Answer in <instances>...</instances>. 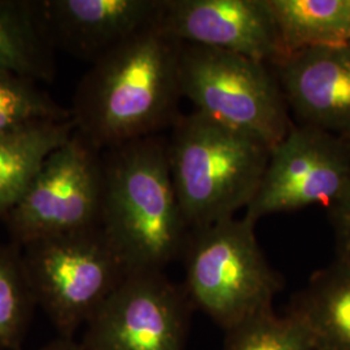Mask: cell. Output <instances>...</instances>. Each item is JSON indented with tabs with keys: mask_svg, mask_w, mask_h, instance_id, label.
<instances>
[{
	"mask_svg": "<svg viewBox=\"0 0 350 350\" xmlns=\"http://www.w3.org/2000/svg\"><path fill=\"white\" fill-rule=\"evenodd\" d=\"M180 50L157 21L103 55L75 91V131L103 152L170 129L183 99Z\"/></svg>",
	"mask_w": 350,
	"mask_h": 350,
	"instance_id": "6da1fadb",
	"label": "cell"
},
{
	"mask_svg": "<svg viewBox=\"0 0 350 350\" xmlns=\"http://www.w3.org/2000/svg\"><path fill=\"white\" fill-rule=\"evenodd\" d=\"M100 228L126 273L163 271L191 228L176 198L161 134L103 150Z\"/></svg>",
	"mask_w": 350,
	"mask_h": 350,
	"instance_id": "7a4b0ae2",
	"label": "cell"
},
{
	"mask_svg": "<svg viewBox=\"0 0 350 350\" xmlns=\"http://www.w3.org/2000/svg\"><path fill=\"white\" fill-rule=\"evenodd\" d=\"M271 148L192 111L170 127L167 154L180 209L192 230L235 218L261 185Z\"/></svg>",
	"mask_w": 350,
	"mask_h": 350,
	"instance_id": "3957f363",
	"label": "cell"
},
{
	"mask_svg": "<svg viewBox=\"0 0 350 350\" xmlns=\"http://www.w3.org/2000/svg\"><path fill=\"white\" fill-rule=\"evenodd\" d=\"M256 224L231 218L192 230L183 252V287L193 308L225 331L274 310L282 279L266 260Z\"/></svg>",
	"mask_w": 350,
	"mask_h": 350,
	"instance_id": "277c9868",
	"label": "cell"
},
{
	"mask_svg": "<svg viewBox=\"0 0 350 350\" xmlns=\"http://www.w3.org/2000/svg\"><path fill=\"white\" fill-rule=\"evenodd\" d=\"M179 75L183 98L195 111L262 140L270 148L293 122L271 65L234 52L182 43Z\"/></svg>",
	"mask_w": 350,
	"mask_h": 350,
	"instance_id": "5b68a950",
	"label": "cell"
},
{
	"mask_svg": "<svg viewBox=\"0 0 350 350\" xmlns=\"http://www.w3.org/2000/svg\"><path fill=\"white\" fill-rule=\"evenodd\" d=\"M21 256L34 300L65 338L88 325L127 275L100 226L27 243Z\"/></svg>",
	"mask_w": 350,
	"mask_h": 350,
	"instance_id": "8992f818",
	"label": "cell"
},
{
	"mask_svg": "<svg viewBox=\"0 0 350 350\" xmlns=\"http://www.w3.org/2000/svg\"><path fill=\"white\" fill-rule=\"evenodd\" d=\"M103 152L75 131L3 218L13 244L100 226Z\"/></svg>",
	"mask_w": 350,
	"mask_h": 350,
	"instance_id": "52a82bcc",
	"label": "cell"
},
{
	"mask_svg": "<svg viewBox=\"0 0 350 350\" xmlns=\"http://www.w3.org/2000/svg\"><path fill=\"white\" fill-rule=\"evenodd\" d=\"M193 305L163 271L127 274L88 321L86 350H186Z\"/></svg>",
	"mask_w": 350,
	"mask_h": 350,
	"instance_id": "ba28073f",
	"label": "cell"
},
{
	"mask_svg": "<svg viewBox=\"0 0 350 350\" xmlns=\"http://www.w3.org/2000/svg\"><path fill=\"white\" fill-rule=\"evenodd\" d=\"M349 186V142L293 124L287 137L271 148L261 185L244 217L257 224L276 213L314 205L328 209Z\"/></svg>",
	"mask_w": 350,
	"mask_h": 350,
	"instance_id": "9c48e42d",
	"label": "cell"
},
{
	"mask_svg": "<svg viewBox=\"0 0 350 350\" xmlns=\"http://www.w3.org/2000/svg\"><path fill=\"white\" fill-rule=\"evenodd\" d=\"M159 24L185 44L234 52L269 65L280 59L266 0H163Z\"/></svg>",
	"mask_w": 350,
	"mask_h": 350,
	"instance_id": "30bf717a",
	"label": "cell"
},
{
	"mask_svg": "<svg viewBox=\"0 0 350 350\" xmlns=\"http://www.w3.org/2000/svg\"><path fill=\"white\" fill-rule=\"evenodd\" d=\"M271 66L296 124L350 143V43L301 51Z\"/></svg>",
	"mask_w": 350,
	"mask_h": 350,
	"instance_id": "8fae6325",
	"label": "cell"
},
{
	"mask_svg": "<svg viewBox=\"0 0 350 350\" xmlns=\"http://www.w3.org/2000/svg\"><path fill=\"white\" fill-rule=\"evenodd\" d=\"M163 0H42L55 49L95 63L159 21Z\"/></svg>",
	"mask_w": 350,
	"mask_h": 350,
	"instance_id": "7c38bea8",
	"label": "cell"
},
{
	"mask_svg": "<svg viewBox=\"0 0 350 350\" xmlns=\"http://www.w3.org/2000/svg\"><path fill=\"white\" fill-rule=\"evenodd\" d=\"M287 313L306 329L314 350H350V265L335 258L310 276Z\"/></svg>",
	"mask_w": 350,
	"mask_h": 350,
	"instance_id": "4fadbf2b",
	"label": "cell"
},
{
	"mask_svg": "<svg viewBox=\"0 0 350 350\" xmlns=\"http://www.w3.org/2000/svg\"><path fill=\"white\" fill-rule=\"evenodd\" d=\"M55 50L42 0H0V72L51 82Z\"/></svg>",
	"mask_w": 350,
	"mask_h": 350,
	"instance_id": "5bb4252c",
	"label": "cell"
},
{
	"mask_svg": "<svg viewBox=\"0 0 350 350\" xmlns=\"http://www.w3.org/2000/svg\"><path fill=\"white\" fill-rule=\"evenodd\" d=\"M73 118L37 121L0 135V218L25 193L51 154L75 134Z\"/></svg>",
	"mask_w": 350,
	"mask_h": 350,
	"instance_id": "9a60e30c",
	"label": "cell"
},
{
	"mask_svg": "<svg viewBox=\"0 0 350 350\" xmlns=\"http://www.w3.org/2000/svg\"><path fill=\"white\" fill-rule=\"evenodd\" d=\"M266 4L275 24L279 60L309 49L350 43V0H266Z\"/></svg>",
	"mask_w": 350,
	"mask_h": 350,
	"instance_id": "2e32d148",
	"label": "cell"
},
{
	"mask_svg": "<svg viewBox=\"0 0 350 350\" xmlns=\"http://www.w3.org/2000/svg\"><path fill=\"white\" fill-rule=\"evenodd\" d=\"M36 305L21 248L0 245V349L21 350Z\"/></svg>",
	"mask_w": 350,
	"mask_h": 350,
	"instance_id": "e0dca14e",
	"label": "cell"
},
{
	"mask_svg": "<svg viewBox=\"0 0 350 350\" xmlns=\"http://www.w3.org/2000/svg\"><path fill=\"white\" fill-rule=\"evenodd\" d=\"M72 118L70 109L39 90L36 81L0 72V135L37 121Z\"/></svg>",
	"mask_w": 350,
	"mask_h": 350,
	"instance_id": "ac0fdd59",
	"label": "cell"
},
{
	"mask_svg": "<svg viewBox=\"0 0 350 350\" xmlns=\"http://www.w3.org/2000/svg\"><path fill=\"white\" fill-rule=\"evenodd\" d=\"M225 332L224 350H314L306 329L289 313L270 310Z\"/></svg>",
	"mask_w": 350,
	"mask_h": 350,
	"instance_id": "d6986e66",
	"label": "cell"
},
{
	"mask_svg": "<svg viewBox=\"0 0 350 350\" xmlns=\"http://www.w3.org/2000/svg\"><path fill=\"white\" fill-rule=\"evenodd\" d=\"M327 211L334 230L336 258L350 265V186Z\"/></svg>",
	"mask_w": 350,
	"mask_h": 350,
	"instance_id": "ffe728a7",
	"label": "cell"
},
{
	"mask_svg": "<svg viewBox=\"0 0 350 350\" xmlns=\"http://www.w3.org/2000/svg\"><path fill=\"white\" fill-rule=\"evenodd\" d=\"M40 350H86L82 344L75 342L73 338H62L53 342L49 344L47 347Z\"/></svg>",
	"mask_w": 350,
	"mask_h": 350,
	"instance_id": "44dd1931",
	"label": "cell"
}]
</instances>
